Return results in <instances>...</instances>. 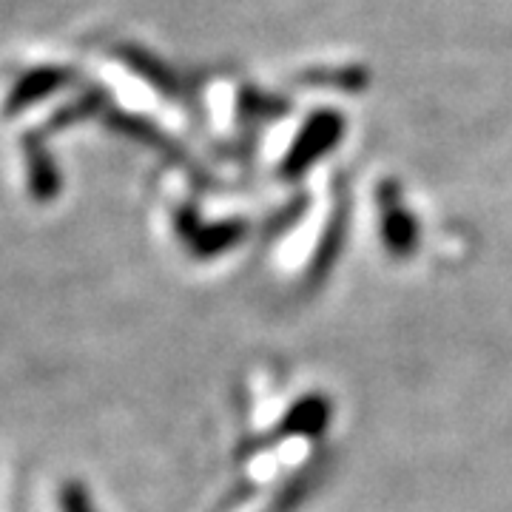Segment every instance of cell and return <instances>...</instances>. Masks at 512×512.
<instances>
[{"mask_svg": "<svg viewBox=\"0 0 512 512\" xmlns=\"http://www.w3.org/2000/svg\"><path fill=\"white\" fill-rule=\"evenodd\" d=\"M63 512H97L94 510L92 498L86 495V490L80 484H69L63 487Z\"/></svg>", "mask_w": 512, "mask_h": 512, "instance_id": "3957f363", "label": "cell"}, {"mask_svg": "<svg viewBox=\"0 0 512 512\" xmlns=\"http://www.w3.org/2000/svg\"><path fill=\"white\" fill-rule=\"evenodd\" d=\"M26 165H29V188H32L35 200H55L57 191H60V174H57L52 154L46 151L43 140L37 134L26 137Z\"/></svg>", "mask_w": 512, "mask_h": 512, "instance_id": "6da1fadb", "label": "cell"}, {"mask_svg": "<svg viewBox=\"0 0 512 512\" xmlns=\"http://www.w3.org/2000/svg\"><path fill=\"white\" fill-rule=\"evenodd\" d=\"M60 86H63V72H57V69H37V72L26 74L18 86L12 89V94H9V100H6V114H15V111L35 106L37 100L49 97V94L57 92Z\"/></svg>", "mask_w": 512, "mask_h": 512, "instance_id": "7a4b0ae2", "label": "cell"}]
</instances>
